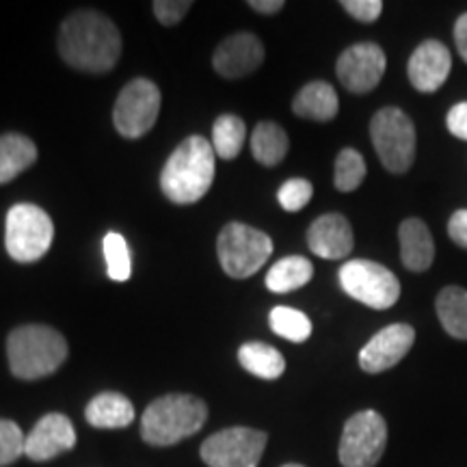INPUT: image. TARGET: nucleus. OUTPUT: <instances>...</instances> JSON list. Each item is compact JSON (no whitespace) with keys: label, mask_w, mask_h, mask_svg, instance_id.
Listing matches in <instances>:
<instances>
[{"label":"nucleus","mask_w":467,"mask_h":467,"mask_svg":"<svg viewBox=\"0 0 467 467\" xmlns=\"http://www.w3.org/2000/svg\"><path fill=\"white\" fill-rule=\"evenodd\" d=\"M58 55L74 69L104 74L121 55V35L104 14L76 11L58 31Z\"/></svg>","instance_id":"obj_1"},{"label":"nucleus","mask_w":467,"mask_h":467,"mask_svg":"<svg viewBox=\"0 0 467 467\" xmlns=\"http://www.w3.org/2000/svg\"><path fill=\"white\" fill-rule=\"evenodd\" d=\"M214 150L208 139L192 134L175 148L161 173V189L169 202H200L214 180Z\"/></svg>","instance_id":"obj_2"},{"label":"nucleus","mask_w":467,"mask_h":467,"mask_svg":"<svg viewBox=\"0 0 467 467\" xmlns=\"http://www.w3.org/2000/svg\"><path fill=\"white\" fill-rule=\"evenodd\" d=\"M7 358L14 377L22 381L50 377L67 359L66 337L48 325H22L7 337Z\"/></svg>","instance_id":"obj_3"},{"label":"nucleus","mask_w":467,"mask_h":467,"mask_svg":"<svg viewBox=\"0 0 467 467\" xmlns=\"http://www.w3.org/2000/svg\"><path fill=\"white\" fill-rule=\"evenodd\" d=\"M206 402L191 394H167L143 411L141 437L150 446H173L206 424Z\"/></svg>","instance_id":"obj_4"},{"label":"nucleus","mask_w":467,"mask_h":467,"mask_svg":"<svg viewBox=\"0 0 467 467\" xmlns=\"http://www.w3.org/2000/svg\"><path fill=\"white\" fill-rule=\"evenodd\" d=\"M55 225L48 213L35 203H16L5 223V247L16 262L28 265L48 254Z\"/></svg>","instance_id":"obj_5"},{"label":"nucleus","mask_w":467,"mask_h":467,"mask_svg":"<svg viewBox=\"0 0 467 467\" xmlns=\"http://www.w3.org/2000/svg\"><path fill=\"white\" fill-rule=\"evenodd\" d=\"M217 254L223 271L234 279H247L258 273L273 254L268 234L244 223H227L219 234Z\"/></svg>","instance_id":"obj_6"},{"label":"nucleus","mask_w":467,"mask_h":467,"mask_svg":"<svg viewBox=\"0 0 467 467\" xmlns=\"http://www.w3.org/2000/svg\"><path fill=\"white\" fill-rule=\"evenodd\" d=\"M370 139L377 156L389 173H405L416 161V128L396 107H385L370 121Z\"/></svg>","instance_id":"obj_7"},{"label":"nucleus","mask_w":467,"mask_h":467,"mask_svg":"<svg viewBox=\"0 0 467 467\" xmlns=\"http://www.w3.org/2000/svg\"><path fill=\"white\" fill-rule=\"evenodd\" d=\"M342 290L372 309H389L400 299V282L389 268L372 260H350L337 273Z\"/></svg>","instance_id":"obj_8"},{"label":"nucleus","mask_w":467,"mask_h":467,"mask_svg":"<svg viewBox=\"0 0 467 467\" xmlns=\"http://www.w3.org/2000/svg\"><path fill=\"white\" fill-rule=\"evenodd\" d=\"M388 446V424L381 413L366 409L344 424L337 457L344 467H375Z\"/></svg>","instance_id":"obj_9"},{"label":"nucleus","mask_w":467,"mask_h":467,"mask_svg":"<svg viewBox=\"0 0 467 467\" xmlns=\"http://www.w3.org/2000/svg\"><path fill=\"white\" fill-rule=\"evenodd\" d=\"M266 441L265 431L232 426L210 435L202 443L200 454L208 467H258Z\"/></svg>","instance_id":"obj_10"},{"label":"nucleus","mask_w":467,"mask_h":467,"mask_svg":"<svg viewBox=\"0 0 467 467\" xmlns=\"http://www.w3.org/2000/svg\"><path fill=\"white\" fill-rule=\"evenodd\" d=\"M161 113V89L148 78H134L121 89L113 109V124L126 139H141Z\"/></svg>","instance_id":"obj_11"},{"label":"nucleus","mask_w":467,"mask_h":467,"mask_svg":"<svg viewBox=\"0 0 467 467\" xmlns=\"http://www.w3.org/2000/svg\"><path fill=\"white\" fill-rule=\"evenodd\" d=\"M385 67H388L385 52L377 44L364 42L342 52L336 63V74L344 89L364 96L381 83Z\"/></svg>","instance_id":"obj_12"},{"label":"nucleus","mask_w":467,"mask_h":467,"mask_svg":"<svg viewBox=\"0 0 467 467\" xmlns=\"http://www.w3.org/2000/svg\"><path fill=\"white\" fill-rule=\"evenodd\" d=\"M416 342V329L407 323L388 325L368 340L359 350V366L368 375L389 370L405 359V355L413 348Z\"/></svg>","instance_id":"obj_13"},{"label":"nucleus","mask_w":467,"mask_h":467,"mask_svg":"<svg viewBox=\"0 0 467 467\" xmlns=\"http://www.w3.org/2000/svg\"><path fill=\"white\" fill-rule=\"evenodd\" d=\"M452 69V57L446 44L437 39H426L413 50L409 57L407 74L409 83L420 93H435L440 91L448 80Z\"/></svg>","instance_id":"obj_14"},{"label":"nucleus","mask_w":467,"mask_h":467,"mask_svg":"<svg viewBox=\"0 0 467 467\" xmlns=\"http://www.w3.org/2000/svg\"><path fill=\"white\" fill-rule=\"evenodd\" d=\"M76 446V431L72 420L63 413H48L33 426L26 437L25 454L31 461L44 463L58 457V454L72 451Z\"/></svg>","instance_id":"obj_15"},{"label":"nucleus","mask_w":467,"mask_h":467,"mask_svg":"<svg viewBox=\"0 0 467 467\" xmlns=\"http://www.w3.org/2000/svg\"><path fill=\"white\" fill-rule=\"evenodd\" d=\"M265 61V46L255 35L236 33L214 50L213 67L223 78H243L254 74Z\"/></svg>","instance_id":"obj_16"},{"label":"nucleus","mask_w":467,"mask_h":467,"mask_svg":"<svg viewBox=\"0 0 467 467\" xmlns=\"http://www.w3.org/2000/svg\"><path fill=\"white\" fill-rule=\"evenodd\" d=\"M307 244L318 258L342 260L353 251V227H350L347 217H342V214H323V217H318L309 225Z\"/></svg>","instance_id":"obj_17"},{"label":"nucleus","mask_w":467,"mask_h":467,"mask_svg":"<svg viewBox=\"0 0 467 467\" xmlns=\"http://www.w3.org/2000/svg\"><path fill=\"white\" fill-rule=\"evenodd\" d=\"M400 260L413 273H424L435 262V243L422 219L409 217L399 227Z\"/></svg>","instance_id":"obj_18"},{"label":"nucleus","mask_w":467,"mask_h":467,"mask_svg":"<svg viewBox=\"0 0 467 467\" xmlns=\"http://www.w3.org/2000/svg\"><path fill=\"white\" fill-rule=\"evenodd\" d=\"M340 102H337V93L334 87L325 80H314L307 83L303 89L296 93L292 100V110L296 117L312 121H331L337 115Z\"/></svg>","instance_id":"obj_19"},{"label":"nucleus","mask_w":467,"mask_h":467,"mask_svg":"<svg viewBox=\"0 0 467 467\" xmlns=\"http://www.w3.org/2000/svg\"><path fill=\"white\" fill-rule=\"evenodd\" d=\"M85 418L96 429H126L134 420V407L124 394L102 392L87 405Z\"/></svg>","instance_id":"obj_20"},{"label":"nucleus","mask_w":467,"mask_h":467,"mask_svg":"<svg viewBox=\"0 0 467 467\" xmlns=\"http://www.w3.org/2000/svg\"><path fill=\"white\" fill-rule=\"evenodd\" d=\"M37 161V145L25 134H3L0 137V184H7L25 173Z\"/></svg>","instance_id":"obj_21"},{"label":"nucleus","mask_w":467,"mask_h":467,"mask_svg":"<svg viewBox=\"0 0 467 467\" xmlns=\"http://www.w3.org/2000/svg\"><path fill=\"white\" fill-rule=\"evenodd\" d=\"M437 318L448 336L467 340V290L461 285H446L435 299Z\"/></svg>","instance_id":"obj_22"},{"label":"nucleus","mask_w":467,"mask_h":467,"mask_svg":"<svg viewBox=\"0 0 467 467\" xmlns=\"http://www.w3.org/2000/svg\"><path fill=\"white\" fill-rule=\"evenodd\" d=\"M238 361L249 375L275 381L284 375L285 359L275 347L265 342H247L238 350Z\"/></svg>","instance_id":"obj_23"},{"label":"nucleus","mask_w":467,"mask_h":467,"mask_svg":"<svg viewBox=\"0 0 467 467\" xmlns=\"http://www.w3.org/2000/svg\"><path fill=\"white\" fill-rule=\"evenodd\" d=\"M288 134L282 126L273 124V121H262L251 134V154L265 167L279 165L288 154Z\"/></svg>","instance_id":"obj_24"},{"label":"nucleus","mask_w":467,"mask_h":467,"mask_svg":"<svg viewBox=\"0 0 467 467\" xmlns=\"http://www.w3.org/2000/svg\"><path fill=\"white\" fill-rule=\"evenodd\" d=\"M314 277L312 262L303 255H288L268 268L266 288L277 295H288L292 290H299Z\"/></svg>","instance_id":"obj_25"},{"label":"nucleus","mask_w":467,"mask_h":467,"mask_svg":"<svg viewBox=\"0 0 467 467\" xmlns=\"http://www.w3.org/2000/svg\"><path fill=\"white\" fill-rule=\"evenodd\" d=\"M244 137H247V126L241 117L221 115L213 126V150L219 159L232 161L241 154Z\"/></svg>","instance_id":"obj_26"},{"label":"nucleus","mask_w":467,"mask_h":467,"mask_svg":"<svg viewBox=\"0 0 467 467\" xmlns=\"http://www.w3.org/2000/svg\"><path fill=\"white\" fill-rule=\"evenodd\" d=\"M268 323H271V329L279 337H285L290 342H306L312 336V323H309V318L295 307H275L271 312V317H268Z\"/></svg>","instance_id":"obj_27"},{"label":"nucleus","mask_w":467,"mask_h":467,"mask_svg":"<svg viewBox=\"0 0 467 467\" xmlns=\"http://www.w3.org/2000/svg\"><path fill=\"white\" fill-rule=\"evenodd\" d=\"M366 178V161L358 150L344 148L336 159V171H334V184L337 191L350 192L359 189Z\"/></svg>","instance_id":"obj_28"},{"label":"nucleus","mask_w":467,"mask_h":467,"mask_svg":"<svg viewBox=\"0 0 467 467\" xmlns=\"http://www.w3.org/2000/svg\"><path fill=\"white\" fill-rule=\"evenodd\" d=\"M104 260H107V273L113 282H126L132 273L130 249H128L126 238L117 232H109L102 243Z\"/></svg>","instance_id":"obj_29"},{"label":"nucleus","mask_w":467,"mask_h":467,"mask_svg":"<svg viewBox=\"0 0 467 467\" xmlns=\"http://www.w3.org/2000/svg\"><path fill=\"white\" fill-rule=\"evenodd\" d=\"M26 437L22 429L11 420L0 418V467L16 463L25 454Z\"/></svg>","instance_id":"obj_30"},{"label":"nucleus","mask_w":467,"mask_h":467,"mask_svg":"<svg viewBox=\"0 0 467 467\" xmlns=\"http://www.w3.org/2000/svg\"><path fill=\"white\" fill-rule=\"evenodd\" d=\"M314 195V186L309 180H303V178H292L288 182L282 184V189L277 192V200H279V206L284 210H288V213H299L309 203Z\"/></svg>","instance_id":"obj_31"},{"label":"nucleus","mask_w":467,"mask_h":467,"mask_svg":"<svg viewBox=\"0 0 467 467\" xmlns=\"http://www.w3.org/2000/svg\"><path fill=\"white\" fill-rule=\"evenodd\" d=\"M192 7L191 0H156L151 5L154 9V16L159 17L161 25L165 26H175L182 17L189 14V9Z\"/></svg>","instance_id":"obj_32"},{"label":"nucleus","mask_w":467,"mask_h":467,"mask_svg":"<svg viewBox=\"0 0 467 467\" xmlns=\"http://www.w3.org/2000/svg\"><path fill=\"white\" fill-rule=\"evenodd\" d=\"M342 9L355 20L364 22V25H372L383 14L381 0H342Z\"/></svg>","instance_id":"obj_33"},{"label":"nucleus","mask_w":467,"mask_h":467,"mask_svg":"<svg viewBox=\"0 0 467 467\" xmlns=\"http://www.w3.org/2000/svg\"><path fill=\"white\" fill-rule=\"evenodd\" d=\"M446 126L454 137L461 141H467V102H459L448 110L446 115Z\"/></svg>","instance_id":"obj_34"},{"label":"nucleus","mask_w":467,"mask_h":467,"mask_svg":"<svg viewBox=\"0 0 467 467\" xmlns=\"http://www.w3.org/2000/svg\"><path fill=\"white\" fill-rule=\"evenodd\" d=\"M448 236L454 244L467 249V210H457L448 221Z\"/></svg>","instance_id":"obj_35"},{"label":"nucleus","mask_w":467,"mask_h":467,"mask_svg":"<svg viewBox=\"0 0 467 467\" xmlns=\"http://www.w3.org/2000/svg\"><path fill=\"white\" fill-rule=\"evenodd\" d=\"M454 44L463 61L467 63V14L459 16L457 25H454Z\"/></svg>","instance_id":"obj_36"},{"label":"nucleus","mask_w":467,"mask_h":467,"mask_svg":"<svg viewBox=\"0 0 467 467\" xmlns=\"http://www.w3.org/2000/svg\"><path fill=\"white\" fill-rule=\"evenodd\" d=\"M249 7L262 16H275L285 7L284 0H249Z\"/></svg>","instance_id":"obj_37"},{"label":"nucleus","mask_w":467,"mask_h":467,"mask_svg":"<svg viewBox=\"0 0 467 467\" xmlns=\"http://www.w3.org/2000/svg\"><path fill=\"white\" fill-rule=\"evenodd\" d=\"M282 467H303V465H299V463H288V465H282Z\"/></svg>","instance_id":"obj_38"}]
</instances>
